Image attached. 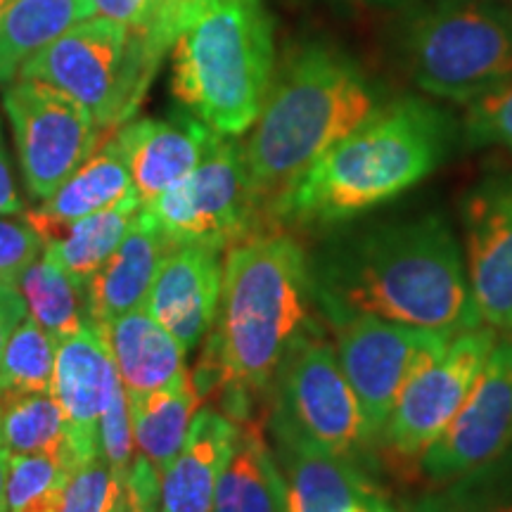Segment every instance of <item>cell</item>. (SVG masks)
Segmentation results:
<instances>
[{"label": "cell", "mask_w": 512, "mask_h": 512, "mask_svg": "<svg viewBox=\"0 0 512 512\" xmlns=\"http://www.w3.org/2000/svg\"><path fill=\"white\" fill-rule=\"evenodd\" d=\"M309 266L318 302L451 337L482 325L463 242L441 214L339 233Z\"/></svg>", "instance_id": "6da1fadb"}, {"label": "cell", "mask_w": 512, "mask_h": 512, "mask_svg": "<svg viewBox=\"0 0 512 512\" xmlns=\"http://www.w3.org/2000/svg\"><path fill=\"white\" fill-rule=\"evenodd\" d=\"M380 105L366 72L328 43H299L275 64L264 107L242 143L249 181L271 226H278L275 211L299 176Z\"/></svg>", "instance_id": "7a4b0ae2"}, {"label": "cell", "mask_w": 512, "mask_h": 512, "mask_svg": "<svg viewBox=\"0 0 512 512\" xmlns=\"http://www.w3.org/2000/svg\"><path fill=\"white\" fill-rule=\"evenodd\" d=\"M453 124L430 100L403 95L380 105L299 176L275 223L339 226L396 200L444 162Z\"/></svg>", "instance_id": "3957f363"}, {"label": "cell", "mask_w": 512, "mask_h": 512, "mask_svg": "<svg viewBox=\"0 0 512 512\" xmlns=\"http://www.w3.org/2000/svg\"><path fill=\"white\" fill-rule=\"evenodd\" d=\"M311 297L309 259L283 228H268L228 249L209 342L223 368V392L252 399L273 389L292 342L316 323Z\"/></svg>", "instance_id": "277c9868"}, {"label": "cell", "mask_w": 512, "mask_h": 512, "mask_svg": "<svg viewBox=\"0 0 512 512\" xmlns=\"http://www.w3.org/2000/svg\"><path fill=\"white\" fill-rule=\"evenodd\" d=\"M171 50L174 98L219 136L247 133L278 64L261 0H188Z\"/></svg>", "instance_id": "5b68a950"}, {"label": "cell", "mask_w": 512, "mask_h": 512, "mask_svg": "<svg viewBox=\"0 0 512 512\" xmlns=\"http://www.w3.org/2000/svg\"><path fill=\"white\" fill-rule=\"evenodd\" d=\"M159 64L162 57L143 38L105 17H88L38 50L19 76L72 95L110 138L136 114Z\"/></svg>", "instance_id": "8992f818"}, {"label": "cell", "mask_w": 512, "mask_h": 512, "mask_svg": "<svg viewBox=\"0 0 512 512\" xmlns=\"http://www.w3.org/2000/svg\"><path fill=\"white\" fill-rule=\"evenodd\" d=\"M425 93L475 102L512 81V12L491 3H444L420 12L403 41Z\"/></svg>", "instance_id": "52a82bcc"}, {"label": "cell", "mask_w": 512, "mask_h": 512, "mask_svg": "<svg viewBox=\"0 0 512 512\" xmlns=\"http://www.w3.org/2000/svg\"><path fill=\"white\" fill-rule=\"evenodd\" d=\"M292 430L337 456L375 465L366 415L339 366L332 339L313 323L292 342L273 380V411Z\"/></svg>", "instance_id": "ba28073f"}, {"label": "cell", "mask_w": 512, "mask_h": 512, "mask_svg": "<svg viewBox=\"0 0 512 512\" xmlns=\"http://www.w3.org/2000/svg\"><path fill=\"white\" fill-rule=\"evenodd\" d=\"M143 209L174 245L228 252L271 226L256 200L238 138L221 136L200 166Z\"/></svg>", "instance_id": "9c48e42d"}, {"label": "cell", "mask_w": 512, "mask_h": 512, "mask_svg": "<svg viewBox=\"0 0 512 512\" xmlns=\"http://www.w3.org/2000/svg\"><path fill=\"white\" fill-rule=\"evenodd\" d=\"M496 335L498 332L486 325L458 332L439 356L418 370L375 441L377 463L396 477H418L422 456L463 406Z\"/></svg>", "instance_id": "30bf717a"}, {"label": "cell", "mask_w": 512, "mask_h": 512, "mask_svg": "<svg viewBox=\"0 0 512 512\" xmlns=\"http://www.w3.org/2000/svg\"><path fill=\"white\" fill-rule=\"evenodd\" d=\"M318 304L328 320L339 366L358 396L370 437L377 441L406 384L446 349L451 335L392 323L337 304Z\"/></svg>", "instance_id": "8fae6325"}, {"label": "cell", "mask_w": 512, "mask_h": 512, "mask_svg": "<svg viewBox=\"0 0 512 512\" xmlns=\"http://www.w3.org/2000/svg\"><path fill=\"white\" fill-rule=\"evenodd\" d=\"M3 110L24 185L36 200H48L107 140L79 100L46 81L19 76L5 88Z\"/></svg>", "instance_id": "7c38bea8"}, {"label": "cell", "mask_w": 512, "mask_h": 512, "mask_svg": "<svg viewBox=\"0 0 512 512\" xmlns=\"http://www.w3.org/2000/svg\"><path fill=\"white\" fill-rule=\"evenodd\" d=\"M512 446V330L498 332L470 394L420 460L418 477L444 486Z\"/></svg>", "instance_id": "4fadbf2b"}, {"label": "cell", "mask_w": 512, "mask_h": 512, "mask_svg": "<svg viewBox=\"0 0 512 512\" xmlns=\"http://www.w3.org/2000/svg\"><path fill=\"white\" fill-rule=\"evenodd\" d=\"M472 302L486 328L512 330V169L486 174L460 202Z\"/></svg>", "instance_id": "5bb4252c"}, {"label": "cell", "mask_w": 512, "mask_h": 512, "mask_svg": "<svg viewBox=\"0 0 512 512\" xmlns=\"http://www.w3.org/2000/svg\"><path fill=\"white\" fill-rule=\"evenodd\" d=\"M117 387L119 373L100 325L91 323L57 342L53 396L67 422L69 451L76 467L100 453V420Z\"/></svg>", "instance_id": "9a60e30c"}, {"label": "cell", "mask_w": 512, "mask_h": 512, "mask_svg": "<svg viewBox=\"0 0 512 512\" xmlns=\"http://www.w3.org/2000/svg\"><path fill=\"white\" fill-rule=\"evenodd\" d=\"M268 425L285 479L287 512H347L351 505L387 496L370 467L313 444L275 415Z\"/></svg>", "instance_id": "2e32d148"}, {"label": "cell", "mask_w": 512, "mask_h": 512, "mask_svg": "<svg viewBox=\"0 0 512 512\" xmlns=\"http://www.w3.org/2000/svg\"><path fill=\"white\" fill-rule=\"evenodd\" d=\"M221 249L209 245H176L147 294V311L171 332L185 354L200 347L214 328L221 304Z\"/></svg>", "instance_id": "e0dca14e"}, {"label": "cell", "mask_w": 512, "mask_h": 512, "mask_svg": "<svg viewBox=\"0 0 512 512\" xmlns=\"http://www.w3.org/2000/svg\"><path fill=\"white\" fill-rule=\"evenodd\" d=\"M112 136L124 152L140 204H150L190 176L221 138L190 112L174 119L128 121Z\"/></svg>", "instance_id": "ac0fdd59"}, {"label": "cell", "mask_w": 512, "mask_h": 512, "mask_svg": "<svg viewBox=\"0 0 512 512\" xmlns=\"http://www.w3.org/2000/svg\"><path fill=\"white\" fill-rule=\"evenodd\" d=\"M174 247L157 221L140 207L126 238L86 283V306L93 323L105 325L121 313L145 306L159 266Z\"/></svg>", "instance_id": "d6986e66"}, {"label": "cell", "mask_w": 512, "mask_h": 512, "mask_svg": "<svg viewBox=\"0 0 512 512\" xmlns=\"http://www.w3.org/2000/svg\"><path fill=\"white\" fill-rule=\"evenodd\" d=\"M235 437L238 422L219 408H200L183 448L159 477V512H211Z\"/></svg>", "instance_id": "ffe728a7"}, {"label": "cell", "mask_w": 512, "mask_h": 512, "mask_svg": "<svg viewBox=\"0 0 512 512\" xmlns=\"http://www.w3.org/2000/svg\"><path fill=\"white\" fill-rule=\"evenodd\" d=\"M100 328L105 330L128 399L159 392L188 373L181 344L159 325L147 306L121 313Z\"/></svg>", "instance_id": "44dd1931"}, {"label": "cell", "mask_w": 512, "mask_h": 512, "mask_svg": "<svg viewBox=\"0 0 512 512\" xmlns=\"http://www.w3.org/2000/svg\"><path fill=\"white\" fill-rule=\"evenodd\" d=\"M133 190L131 171L114 136L102 143L48 200L24 214V221L36 230L43 245L53 240L69 223L98 214L126 200Z\"/></svg>", "instance_id": "7402d4cb"}, {"label": "cell", "mask_w": 512, "mask_h": 512, "mask_svg": "<svg viewBox=\"0 0 512 512\" xmlns=\"http://www.w3.org/2000/svg\"><path fill=\"white\" fill-rule=\"evenodd\" d=\"M211 512H287L278 458L264 427L252 418L238 422V437L216 484Z\"/></svg>", "instance_id": "603a6c76"}, {"label": "cell", "mask_w": 512, "mask_h": 512, "mask_svg": "<svg viewBox=\"0 0 512 512\" xmlns=\"http://www.w3.org/2000/svg\"><path fill=\"white\" fill-rule=\"evenodd\" d=\"M88 17L91 0H12L0 12V83L15 81L38 50Z\"/></svg>", "instance_id": "cb8c5ba5"}, {"label": "cell", "mask_w": 512, "mask_h": 512, "mask_svg": "<svg viewBox=\"0 0 512 512\" xmlns=\"http://www.w3.org/2000/svg\"><path fill=\"white\" fill-rule=\"evenodd\" d=\"M140 207H143L140 197L131 192L126 200L114 207L69 223L53 240L43 245V256L60 266L74 283L86 287L95 271L110 259L114 249L126 238Z\"/></svg>", "instance_id": "d4e9b609"}, {"label": "cell", "mask_w": 512, "mask_h": 512, "mask_svg": "<svg viewBox=\"0 0 512 512\" xmlns=\"http://www.w3.org/2000/svg\"><path fill=\"white\" fill-rule=\"evenodd\" d=\"M128 403H131L138 456L150 460L162 475L183 448L192 420L202 406L190 370L169 387L140 399H128Z\"/></svg>", "instance_id": "484cf974"}, {"label": "cell", "mask_w": 512, "mask_h": 512, "mask_svg": "<svg viewBox=\"0 0 512 512\" xmlns=\"http://www.w3.org/2000/svg\"><path fill=\"white\" fill-rule=\"evenodd\" d=\"M15 287L27 302L29 316L55 342L72 337L93 323L86 306V287L74 283L60 266L43 254L19 275Z\"/></svg>", "instance_id": "4316f807"}, {"label": "cell", "mask_w": 512, "mask_h": 512, "mask_svg": "<svg viewBox=\"0 0 512 512\" xmlns=\"http://www.w3.org/2000/svg\"><path fill=\"white\" fill-rule=\"evenodd\" d=\"M0 444L8 448L10 456L46 453L62 458L72 472L76 470L69 451L67 422L53 392L5 394Z\"/></svg>", "instance_id": "83f0119b"}, {"label": "cell", "mask_w": 512, "mask_h": 512, "mask_svg": "<svg viewBox=\"0 0 512 512\" xmlns=\"http://www.w3.org/2000/svg\"><path fill=\"white\" fill-rule=\"evenodd\" d=\"M57 342L34 318L24 316L0 356L3 394L53 392Z\"/></svg>", "instance_id": "f1b7e54d"}, {"label": "cell", "mask_w": 512, "mask_h": 512, "mask_svg": "<svg viewBox=\"0 0 512 512\" xmlns=\"http://www.w3.org/2000/svg\"><path fill=\"white\" fill-rule=\"evenodd\" d=\"M441 512H512V446L434 491Z\"/></svg>", "instance_id": "f546056e"}, {"label": "cell", "mask_w": 512, "mask_h": 512, "mask_svg": "<svg viewBox=\"0 0 512 512\" xmlns=\"http://www.w3.org/2000/svg\"><path fill=\"white\" fill-rule=\"evenodd\" d=\"M69 465L57 456L29 453L10 458L8 512H62Z\"/></svg>", "instance_id": "4dcf8cb0"}, {"label": "cell", "mask_w": 512, "mask_h": 512, "mask_svg": "<svg viewBox=\"0 0 512 512\" xmlns=\"http://www.w3.org/2000/svg\"><path fill=\"white\" fill-rule=\"evenodd\" d=\"M93 17H105L143 38L155 53L162 57L174 46L176 34L164 22L155 0H91Z\"/></svg>", "instance_id": "1f68e13d"}, {"label": "cell", "mask_w": 512, "mask_h": 512, "mask_svg": "<svg viewBox=\"0 0 512 512\" xmlns=\"http://www.w3.org/2000/svg\"><path fill=\"white\" fill-rule=\"evenodd\" d=\"M119 491V477L98 456L83 460L67 479L62 498V512H105Z\"/></svg>", "instance_id": "d6a6232c"}, {"label": "cell", "mask_w": 512, "mask_h": 512, "mask_svg": "<svg viewBox=\"0 0 512 512\" xmlns=\"http://www.w3.org/2000/svg\"><path fill=\"white\" fill-rule=\"evenodd\" d=\"M465 138L475 147L496 145L512 152V81L470 102L465 117Z\"/></svg>", "instance_id": "836d02e7"}, {"label": "cell", "mask_w": 512, "mask_h": 512, "mask_svg": "<svg viewBox=\"0 0 512 512\" xmlns=\"http://www.w3.org/2000/svg\"><path fill=\"white\" fill-rule=\"evenodd\" d=\"M100 453L117 477L128 475L138 458L131 403H128V396L124 387H121V382L114 389L110 406H107V411L100 420Z\"/></svg>", "instance_id": "e575fe53"}, {"label": "cell", "mask_w": 512, "mask_h": 512, "mask_svg": "<svg viewBox=\"0 0 512 512\" xmlns=\"http://www.w3.org/2000/svg\"><path fill=\"white\" fill-rule=\"evenodd\" d=\"M43 254V242L27 221L0 216V280L17 283L31 261Z\"/></svg>", "instance_id": "d590c367"}, {"label": "cell", "mask_w": 512, "mask_h": 512, "mask_svg": "<svg viewBox=\"0 0 512 512\" xmlns=\"http://www.w3.org/2000/svg\"><path fill=\"white\" fill-rule=\"evenodd\" d=\"M27 302H24L22 292L17 290L15 283H5L0 280V356H3L8 339L22 318L27 316Z\"/></svg>", "instance_id": "8d00e7d4"}, {"label": "cell", "mask_w": 512, "mask_h": 512, "mask_svg": "<svg viewBox=\"0 0 512 512\" xmlns=\"http://www.w3.org/2000/svg\"><path fill=\"white\" fill-rule=\"evenodd\" d=\"M24 211V200L19 195L8 147L3 140V126H0V216H15Z\"/></svg>", "instance_id": "74e56055"}, {"label": "cell", "mask_w": 512, "mask_h": 512, "mask_svg": "<svg viewBox=\"0 0 512 512\" xmlns=\"http://www.w3.org/2000/svg\"><path fill=\"white\" fill-rule=\"evenodd\" d=\"M159 12H162L164 22L174 29V34H178V27H181V15L183 8L188 0H155Z\"/></svg>", "instance_id": "f35d334b"}, {"label": "cell", "mask_w": 512, "mask_h": 512, "mask_svg": "<svg viewBox=\"0 0 512 512\" xmlns=\"http://www.w3.org/2000/svg\"><path fill=\"white\" fill-rule=\"evenodd\" d=\"M10 451L0 444V512H8V475H10Z\"/></svg>", "instance_id": "ab89813d"}, {"label": "cell", "mask_w": 512, "mask_h": 512, "mask_svg": "<svg viewBox=\"0 0 512 512\" xmlns=\"http://www.w3.org/2000/svg\"><path fill=\"white\" fill-rule=\"evenodd\" d=\"M392 508H394V503L389 501V496H380V498H373V501H363V503L351 505L347 512H389Z\"/></svg>", "instance_id": "60d3db41"}, {"label": "cell", "mask_w": 512, "mask_h": 512, "mask_svg": "<svg viewBox=\"0 0 512 512\" xmlns=\"http://www.w3.org/2000/svg\"><path fill=\"white\" fill-rule=\"evenodd\" d=\"M401 512H441L437 501H434V494H427V496H420L418 501H411L406 503L401 508Z\"/></svg>", "instance_id": "b9f144b4"}, {"label": "cell", "mask_w": 512, "mask_h": 512, "mask_svg": "<svg viewBox=\"0 0 512 512\" xmlns=\"http://www.w3.org/2000/svg\"><path fill=\"white\" fill-rule=\"evenodd\" d=\"M3 387H0V420H3Z\"/></svg>", "instance_id": "7bdbcfd3"}, {"label": "cell", "mask_w": 512, "mask_h": 512, "mask_svg": "<svg viewBox=\"0 0 512 512\" xmlns=\"http://www.w3.org/2000/svg\"><path fill=\"white\" fill-rule=\"evenodd\" d=\"M12 3V0H0V12H3L5 8H8V5Z\"/></svg>", "instance_id": "ee69618b"}, {"label": "cell", "mask_w": 512, "mask_h": 512, "mask_svg": "<svg viewBox=\"0 0 512 512\" xmlns=\"http://www.w3.org/2000/svg\"><path fill=\"white\" fill-rule=\"evenodd\" d=\"M389 512H401V508H396V505H394V508H392V510H389Z\"/></svg>", "instance_id": "f6af8a7d"}, {"label": "cell", "mask_w": 512, "mask_h": 512, "mask_svg": "<svg viewBox=\"0 0 512 512\" xmlns=\"http://www.w3.org/2000/svg\"><path fill=\"white\" fill-rule=\"evenodd\" d=\"M147 512H159V508H150Z\"/></svg>", "instance_id": "bcb514c9"}]
</instances>
